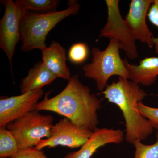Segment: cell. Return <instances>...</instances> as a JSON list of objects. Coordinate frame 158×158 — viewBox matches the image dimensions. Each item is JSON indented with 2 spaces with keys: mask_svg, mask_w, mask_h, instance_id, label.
Returning <instances> with one entry per match:
<instances>
[{
  "mask_svg": "<svg viewBox=\"0 0 158 158\" xmlns=\"http://www.w3.org/2000/svg\"><path fill=\"white\" fill-rule=\"evenodd\" d=\"M50 92H46L35 110L56 113L92 131L97 128L99 123L97 112L101 107V101L81 81L77 75L72 76L61 92L49 98Z\"/></svg>",
  "mask_w": 158,
  "mask_h": 158,
  "instance_id": "6da1fadb",
  "label": "cell"
},
{
  "mask_svg": "<svg viewBox=\"0 0 158 158\" xmlns=\"http://www.w3.org/2000/svg\"><path fill=\"white\" fill-rule=\"evenodd\" d=\"M138 108L141 115L149 120L153 128L158 130V108L148 106L142 101L138 102Z\"/></svg>",
  "mask_w": 158,
  "mask_h": 158,
  "instance_id": "d6986e66",
  "label": "cell"
},
{
  "mask_svg": "<svg viewBox=\"0 0 158 158\" xmlns=\"http://www.w3.org/2000/svg\"><path fill=\"white\" fill-rule=\"evenodd\" d=\"M156 141L151 145L142 144L141 141H136L135 146L134 158H158V131L156 134Z\"/></svg>",
  "mask_w": 158,
  "mask_h": 158,
  "instance_id": "e0dca14e",
  "label": "cell"
},
{
  "mask_svg": "<svg viewBox=\"0 0 158 158\" xmlns=\"http://www.w3.org/2000/svg\"><path fill=\"white\" fill-rule=\"evenodd\" d=\"M148 20L152 24L156 26L158 30V0H154L147 15ZM156 53L158 55V35L154 38V46Z\"/></svg>",
  "mask_w": 158,
  "mask_h": 158,
  "instance_id": "44dd1931",
  "label": "cell"
},
{
  "mask_svg": "<svg viewBox=\"0 0 158 158\" xmlns=\"http://www.w3.org/2000/svg\"><path fill=\"white\" fill-rule=\"evenodd\" d=\"M89 49L85 43L74 44L69 48L68 57L69 60L75 64H81L88 58Z\"/></svg>",
  "mask_w": 158,
  "mask_h": 158,
  "instance_id": "ac0fdd59",
  "label": "cell"
},
{
  "mask_svg": "<svg viewBox=\"0 0 158 158\" xmlns=\"http://www.w3.org/2000/svg\"><path fill=\"white\" fill-rule=\"evenodd\" d=\"M93 132L65 117L53 125L49 138L40 140L35 148L40 150L45 148H52L58 146L78 148L88 141Z\"/></svg>",
  "mask_w": 158,
  "mask_h": 158,
  "instance_id": "52a82bcc",
  "label": "cell"
},
{
  "mask_svg": "<svg viewBox=\"0 0 158 158\" xmlns=\"http://www.w3.org/2000/svg\"><path fill=\"white\" fill-rule=\"evenodd\" d=\"M105 2L107 9V18L106 25L100 31V38L115 40L129 59H137L138 53L136 41L122 16L119 0H106Z\"/></svg>",
  "mask_w": 158,
  "mask_h": 158,
  "instance_id": "8992f818",
  "label": "cell"
},
{
  "mask_svg": "<svg viewBox=\"0 0 158 158\" xmlns=\"http://www.w3.org/2000/svg\"><path fill=\"white\" fill-rule=\"evenodd\" d=\"M42 63L57 77L69 81L71 77L66 64V50L59 42L53 41L42 51Z\"/></svg>",
  "mask_w": 158,
  "mask_h": 158,
  "instance_id": "4fadbf2b",
  "label": "cell"
},
{
  "mask_svg": "<svg viewBox=\"0 0 158 158\" xmlns=\"http://www.w3.org/2000/svg\"><path fill=\"white\" fill-rule=\"evenodd\" d=\"M120 49L119 43L115 40L110 39L108 46L104 50L97 47L92 48L91 62L83 66L84 76L94 80L99 91H103L106 88L111 77L117 76L129 79L123 59L120 57Z\"/></svg>",
  "mask_w": 158,
  "mask_h": 158,
  "instance_id": "277c9868",
  "label": "cell"
},
{
  "mask_svg": "<svg viewBox=\"0 0 158 158\" xmlns=\"http://www.w3.org/2000/svg\"><path fill=\"white\" fill-rule=\"evenodd\" d=\"M1 3L5 6V11L0 20V48L6 53L11 66L15 47L20 41V22L27 10L21 0H3Z\"/></svg>",
  "mask_w": 158,
  "mask_h": 158,
  "instance_id": "ba28073f",
  "label": "cell"
},
{
  "mask_svg": "<svg viewBox=\"0 0 158 158\" xmlns=\"http://www.w3.org/2000/svg\"><path fill=\"white\" fill-rule=\"evenodd\" d=\"M56 78L57 77L42 62L40 61L29 71L27 75L22 80L19 85L21 93L42 89L44 87L50 85Z\"/></svg>",
  "mask_w": 158,
  "mask_h": 158,
  "instance_id": "5bb4252c",
  "label": "cell"
},
{
  "mask_svg": "<svg viewBox=\"0 0 158 158\" xmlns=\"http://www.w3.org/2000/svg\"><path fill=\"white\" fill-rule=\"evenodd\" d=\"M154 0H131L125 20L134 39L147 45L154 46L152 32L146 23L148 13Z\"/></svg>",
  "mask_w": 158,
  "mask_h": 158,
  "instance_id": "30bf717a",
  "label": "cell"
},
{
  "mask_svg": "<svg viewBox=\"0 0 158 158\" xmlns=\"http://www.w3.org/2000/svg\"><path fill=\"white\" fill-rule=\"evenodd\" d=\"M11 158H48L42 150L35 147L27 148L19 150Z\"/></svg>",
  "mask_w": 158,
  "mask_h": 158,
  "instance_id": "ffe728a7",
  "label": "cell"
},
{
  "mask_svg": "<svg viewBox=\"0 0 158 158\" xmlns=\"http://www.w3.org/2000/svg\"><path fill=\"white\" fill-rule=\"evenodd\" d=\"M156 96L158 98V93L157 94H156Z\"/></svg>",
  "mask_w": 158,
  "mask_h": 158,
  "instance_id": "7402d4cb",
  "label": "cell"
},
{
  "mask_svg": "<svg viewBox=\"0 0 158 158\" xmlns=\"http://www.w3.org/2000/svg\"><path fill=\"white\" fill-rule=\"evenodd\" d=\"M102 93L109 102L121 110L125 121V139L128 143L134 144L136 141H144L152 134L154 129L138 109V102L147 95L140 85L129 79L119 77L117 81L108 85Z\"/></svg>",
  "mask_w": 158,
  "mask_h": 158,
  "instance_id": "7a4b0ae2",
  "label": "cell"
},
{
  "mask_svg": "<svg viewBox=\"0 0 158 158\" xmlns=\"http://www.w3.org/2000/svg\"><path fill=\"white\" fill-rule=\"evenodd\" d=\"M43 95L44 90L40 89L21 94L17 96H1L0 127H6L10 123L35 110L36 105Z\"/></svg>",
  "mask_w": 158,
  "mask_h": 158,
  "instance_id": "9c48e42d",
  "label": "cell"
},
{
  "mask_svg": "<svg viewBox=\"0 0 158 158\" xmlns=\"http://www.w3.org/2000/svg\"><path fill=\"white\" fill-rule=\"evenodd\" d=\"M124 140V133L120 129L97 128L79 150L67 153L63 158H90L99 148L106 144H119Z\"/></svg>",
  "mask_w": 158,
  "mask_h": 158,
  "instance_id": "8fae6325",
  "label": "cell"
},
{
  "mask_svg": "<svg viewBox=\"0 0 158 158\" xmlns=\"http://www.w3.org/2000/svg\"><path fill=\"white\" fill-rule=\"evenodd\" d=\"M123 59L131 81L146 87L155 83L158 77V57H145L138 65L130 64L126 58Z\"/></svg>",
  "mask_w": 158,
  "mask_h": 158,
  "instance_id": "7c38bea8",
  "label": "cell"
},
{
  "mask_svg": "<svg viewBox=\"0 0 158 158\" xmlns=\"http://www.w3.org/2000/svg\"><path fill=\"white\" fill-rule=\"evenodd\" d=\"M67 9L60 11L34 13L26 11L23 14L19 23V34L23 52L34 49L41 51L47 47V36L57 24L69 15L78 13L81 5L75 0L68 2Z\"/></svg>",
  "mask_w": 158,
  "mask_h": 158,
  "instance_id": "3957f363",
  "label": "cell"
},
{
  "mask_svg": "<svg viewBox=\"0 0 158 158\" xmlns=\"http://www.w3.org/2000/svg\"><path fill=\"white\" fill-rule=\"evenodd\" d=\"M23 6L27 11H56L60 2L58 0H21Z\"/></svg>",
  "mask_w": 158,
  "mask_h": 158,
  "instance_id": "2e32d148",
  "label": "cell"
},
{
  "mask_svg": "<svg viewBox=\"0 0 158 158\" xmlns=\"http://www.w3.org/2000/svg\"><path fill=\"white\" fill-rule=\"evenodd\" d=\"M54 118L36 110L31 111L6 126L16 139L19 149L36 146L40 140L48 138Z\"/></svg>",
  "mask_w": 158,
  "mask_h": 158,
  "instance_id": "5b68a950",
  "label": "cell"
},
{
  "mask_svg": "<svg viewBox=\"0 0 158 158\" xmlns=\"http://www.w3.org/2000/svg\"><path fill=\"white\" fill-rule=\"evenodd\" d=\"M19 150L16 139L6 127H0V158H11Z\"/></svg>",
  "mask_w": 158,
  "mask_h": 158,
  "instance_id": "9a60e30c",
  "label": "cell"
}]
</instances>
